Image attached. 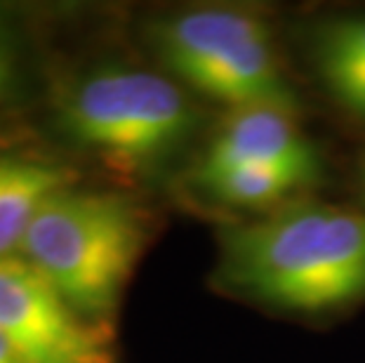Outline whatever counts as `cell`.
I'll return each mask as SVG.
<instances>
[{"instance_id":"obj_1","label":"cell","mask_w":365,"mask_h":363,"mask_svg":"<svg viewBox=\"0 0 365 363\" xmlns=\"http://www.w3.org/2000/svg\"><path fill=\"white\" fill-rule=\"evenodd\" d=\"M217 281L252 302L325 314L365 302V210L290 200L224 229Z\"/></svg>"},{"instance_id":"obj_2","label":"cell","mask_w":365,"mask_h":363,"mask_svg":"<svg viewBox=\"0 0 365 363\" xmlns=\"http://www.w3.org/2000/svg\"><path fill=\"white\" fill-rule=\"evenodd\" d=\"M149 236V213L132 196L68 187L43 203L19 255L85 319L108 323Z\"/></svg>"},{"instance_id":"obj_3","label":"cell","mask_w":365,"mask_h":363,"mask_svg":"<svg viewBox=\"0 0 365 363\" xmlns=\"http://www.w3.org/2000/svg\"><path fill=\"white\" fill-rule=\"evenodd\" d=\"M158 57L177 78L234 109L302 111L269 24L243 7H193L151 29Z\"/></svg>"},{"instance_id":"obj_4","label":"cell","mask_w":365,"mask_h":363,"mask_svg":"<svg viewBox=\"0 0 365 363\" xmlns=\"http://www.w3.org/2000/svg\"><path fill=\"white\" fill-rule=\"evenodd\" d=\"M59 123L73 142L111 165L142 173L165 163L189 142L198 113L165 76L104 66L68 88Z\"/></svg>"},{"instance_id":"obj_5","label":"cell","mask_w":365,"mask_h":363,"mask_svg":"<svg viewBox=\"0 0 365 363\" xmlns=\"http://www.w3.org/2000/svg\"><path fill=\"white\" fill-rule=\"evenodd\" d=\"M0 330L26 363H115L108 323L76 312L21 255L0 257Z\"/></svg>"},{"instance_id":"obj_6","label":"cell","mask_w":365,"mask_h":363,"mask_svg":"<svg viewBox=\"0 0 365 363\" xmlns=\"http://www.w3.org/2000/svg\"><path fill=\"white\" fill-rule=\"evenodd\" d=\"M236 168L285 170L316 184L321 177V156L299 128L297 116L252 106L227 113L193 165L191 177Z\"/></svg>"},{"instance_id":"obj_7","label":"cell","mask_w":365,"mask_h":363,"mask_svg":"<svg viewBox=\"0 0 365 363\" xmlns=\"http://www.w3.org/2000/svg\"><path fill=\"white\" fill-rule=\"evenodd\" d=\"M73 184L76 173L66 165L0 153V257L19 255L45 200Z\"/></svg>"},{"instance_id":"obj_8","label":"cell","mask_w":365,"mask_h":363,"mask_svg":"<svg viewBox=\"0 0 365 363\" xmlns=\"http://www.w3.org/2000/svg\"><path fill=\"white\" fill-rule=\"evenodd\" d=\"M191 184L212 203L234 210H276L290 203L292 196L312 187L304 177L269 168H236L224 173L191 177Z\"/></svg>"},{"instance_id":"obj_9","label":"cell","mask_w":365,"mask_h":363,"mask_svg":"<svg viewBox=\"0 0 365 363\" xmlns=\"http://www.w3.org/2000/svg\"><path fill=\"white\" fill-rule=\"evenodd\" d=\"M314 59L321 76L365 66V17L325 24L316 34Z\"/></svg>"},{"instance_id":"obj_10","label":"cell","mask_w":365,"mask_h":363,"mask_svg":"<svg viewBox=\"0 0 365 363\" xmlns=\"http://www.w3.org/2000/svg\"><path fill=\"white\" fill-rule=\"evenodd\" d=\"M323 81L349 113L365 121V66L328 73L323 76Z\"/></svg>"},{"instance_id":"obj_11","label":"cell","mask_w":365,"mask_h":363,"mask_svg":"<svg viewBox=\"0 0 365 363\" xmlns=\"http://www.w3.org/2000/svg\"><path fill=\"white\" fill-rule=\"evenodd\" d=\"M10 76H12V61H10V50H7L3 24H0V97L5 95V90L10 88Z\"/></svg>"},{"instance_id":"obj_12","label":"cell","mask_w":365,"mask_h":363,"mask_svg":"<svg viewBox=\"0 0 365 363\" xmlns=\"http://www.w3.org/2000/svg\"><path fill=\"white\" fill-rule=\"evenodd\" d=\"M0 363H26L19 357V352L12 347L10 339L5 337L3 330H0Z\"/></svg>"},{"instance_id":"obj_13","label":"cell","mask_w":365,"mask_h":363,"mask_svg":"<svg viewBox=\"0 0 365 363\" xmlns=\"http://www.w3.org/2000/svg\"><path fill=\"white\" fill-rule=\"evenodd\" d=\"M359 187H361V196L365 200V156H363L361 168H359Z\"/></svg>"}]
</instances>
